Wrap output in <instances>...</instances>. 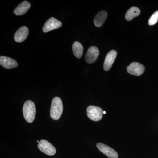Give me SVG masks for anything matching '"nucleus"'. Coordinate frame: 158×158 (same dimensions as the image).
Wrapping results in <instances>:
<instances>
[{"instance_id":"nucleus-10","label":"nucleus","mask_w":158,"mask_h":158,"mask_svg":"<svg viewBox=\"0 0 158 158\" xmlns=\"http://www.w3.org/2000/svg\"><path fill=\"white\" fill-rule=\"evenodd\" d=\"M117 56V52L116 51H110L106 56L104 63L103 68L105 71L110 70L112 65L114 63Z\"/></svg>"},{"instance_id":"nucleus-3","label":"nucleus","mask_w":158,"mask_h":158,"mask_svg":"<svg viewBox=\"0 0 158 158\" xmlns=\"http://www.w3.org/2000/svg\"><path fill=\"white\" fill-rule=\"evenodd\" d=\"M103 112L101 108L94 106H89L87 109V116L94 121L101 120L102 118Z\"/></svg>"},{"instance_id":"nucleus-13","label":"nucleus","mask_w":158,"mask_h":158,"mask_svg":"<svg viewBox=\"0 0 158 158\" xmlns=\"http://www.w3.org/2000/svg\"><path fill=\"white\" fill-rule=\"evenodd\" d=\"M31 5L27 1H23L15 9L14 13L16 15H21L25 14L31 8Z\"/></svg>"},{"instance_id":"nucleus-17","label":"nucleus","mask_w":158,"mask_h":158,"mask_svg":"<svg viewBox=\"0 0 158 158\" xmlns=\"http://www.w3.org/2000/svg\"><path fill=\"white\" fill-rule=\"evenodd\" d=\"M106 111H103V114H106Z\"/></svg>"},{"instance_id":"nucleus-5","label":"nucleus","mask_w":158,"mask_h":158,"mask_svg":"<svg viewBox=\"0 0 158 158\" xmlns=\"http://www.w3.org/2000/svg\"><path fill=\"white\" fill-rule=\"evenodd\" d=\"M62 26V23L54 17L49 19L44 24L43 27V31L47 33L50 31L59 29Z\"/></svg>"},{"instance_id":"nucleus-18","label":"nucleus","mask_w":158,"mask_h":158,"mask_svg":"<svg viewBox=\"0 0 158 158\" xmlns=\"http://www.w3.org/2000/svg\"><path fill=\"white\" fill-rule=\"evenodd\" d=\"M37 142H38V143H39V141H37Z\"/></svg>"},{"instance_id":"nucleus-9","label":"nucleus","mask_w":158,"mask_h":158,"mask_svg":"<svg viewBox=\"0 0 158 158\" xmlns=\"http://www.w3.org/2000/svg\"><path fill=\"white\" fill-rule=\"evenodd\" d=\"M28 34V28L26 26H23L15 34L14 40L17 42H22L27 39Z\"/></svg>"},{"instance_id":"nucleus-15","label":"nucleus","mask_w":158,"mask_h":158,"mask_svg":"<svg viewBox=\"0 0 158 158\" xmlns=\"http://www.w3.org/2000/svg\"><path fill=\"white\" fill-rule=\"evenodd\" d=\"M73 52L74 56L78 59H80L82 56L83 54V46L78 41H75L72 46Z\"/></svg>"},{"instance_id":"nucleus-6","label":"nucleus","mask_w":158,"mask_h":158,"mask_svg":"<svg viewBox=\"0 0 158 158\" xmlns=\"http://www.w3.org/2000/svg\"><path fill=\"white\" fill-rule=\"evenodd\" d=\"M127 72L133 75L139 76L144 73L145 67L144 65L137 62L131 63L127 68Z\"/></svg>"},{"instance_id":"nucleus-1","label":"nucleus","mask_w":158,"mask_h":158,"mask_svg":"<svg viewBox=\"0 0 158 158\" xmlns=\"http://www.w3.org/2000/svg\"><path fill=\"white\" fill-rule=\"evenodd\" d=\"M63 104L61 99L56 97L53 99L50 109V116L54 120H58L62 116Z\"/></svg>"},{"instance_id":"nucleus-16","label":"nucleus","mask_w":158,"mask_h":158,"mask_svg":"<svg viewBox=\"0 0 158 158\" xmlns=\"http://www.w3.org/2000/svg\"><path fill=\"white\" fill-rule=\"evenodd\" d=\"M158 21V11H156L152 15L148 20V24L153 26L156 24Z\"/></svg>"},{"instance_id":"nucleus-7","label":"nucleus","mask_w":158,"mask_h":158,"mask_svg":"<svg viewBox=\"0 0 158 158\" xmlns=\"http://www.w3.org/2000/svg\"><path fill=\"white\" fill-rule=\"evenodd\" d=\"M97 147L102 153L109 158H118V154L115 150L102 143H98Z\"/></svg>"},{"instance_id":"nucleus-14","label":"nucleus","mask_w":158,"mask_h":158,"mask_svg":"<svg viewBox=\"0 0 158 158\" xmlns=\"http://www.w3.org/2000/svg\"><path fill=\"white\" fill-rule=\"evenodd\" d=\"M141 13L139 8L133 7L129 9L125 14V19L127 21L132 20L134 18L137 17Z\"/></svg>"},{"instance_id":"nucleus-11","label":"nucleus","mask_w":158,"mask_h":158,"mask_svg":"<svg viewBox=\"0 0 158 158\" xmlns=\"http://www.w3.org/2000/svg\"><path fill=\"white\" fill-rule=\"evenodd\" d=\"M0 65L7 69L15 68L18 65L17 62L14 59L4 56L0 57Z\"/></svg>"},{"instance_id":"nucleus-8","label":"nucleus","mask_w":158,"mask_h":158,"mask_svg":"<svg viewBox=\"0 0 158 158\" xmlns=\"http://www.w3.org/2000/svg\"><path fill=\"white\" fill-rule=\"evenodd\" d=\"M99 55V51L96 47L91 46L88 48L85 55L86 62L89 64L94 63L96 61Z\"/></svg>"},{"instance_id":"nucleus-12","label":"nucleus","mask_w":158,"mask_h":158,"mask_svg":"<svg viewBox=\"0 0 158 158\" xmlns=\"http://www.w3.org/2000/svg\"><path fill=\"white\" fill-rule=\"evenodd\" d=\"M108 16L106 11H102L96 15L94 19V25L98 27H100L104 24Z\"/></svg>"},{"instance_id":"nucleus-4","label":"nucleus","mask_w":158,"mask_h":158,"mask_svg":"<svg viewBox=\"0 0 158 158\" xmlns=\"http://www.w3.org/2000/svg\"><path fill=\"white\" fill-rule=\"evenodd\" d=\"M38 148L40 151L48 156H53L56 152L55 147L45 140H42L38 143Z\"/></svg>"},{"instance_id":"nucleus-2","label":"nucleus","mask_w":158,"mask_h":158,"mask_svg":"<svg viewBox=\"0 0 158 158\" xmlns=\"http://www.w3.org/2000/svg\"><path fill=\"white\" fill-rule=\"evenodd\" d=\"M23 114L26 121L27 122H33L36 116V106L34 102L31 100L27 101L23 106Z\"/></svg>"}]
</instances>
